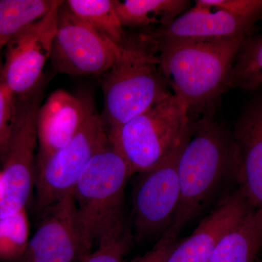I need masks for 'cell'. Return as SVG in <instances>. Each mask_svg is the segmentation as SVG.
<instances>
[{
    "label": "cell",
    "instance_id": "obj_1",
    "mask_svg": "<svg viewBox=\"0 0 262 262\" xmlns=\"http://www.w3.org/2000/svg\"><path fill=\"white\" fill-rule=\"evenodd\" d=\"M180 199L163 235L178 239L182 229L237 181V157L232 134L209 115L192 121L179 154Z\"/></svg>",
    "mask_w": 262,
    "mask_h": 262
},
{
    "label": "cell",
    "instance_id": "obj_2",
    "mask_svg": "<svg viewBox=\"0 0 262 262\" xmlns=\"http://www.w3.org/2000/svg\"><path fill=\"white\" fill-rule=\"evenodd\" d=\"M144 36L154 46L169 88L190 113L209 105L227 91L229 73L246 39L154 40Z\"/></svg>",
    "mask_w": 262,
    "mask_h": 262
},
{
    "label": "cell",
    "instance_id": "obj_3",
    "mask_svg": "<svg viewBox=\"0 0 262 262\" xmlns=\"http://www.w3.org/2000/svg\"><path fill=\"white\" fill-rule=\"evenodd\" d=\"M103 123L108 130L139 116L173 92L164 78L154 46L141 34L125 40L102 80Z\"/></svg>",
    "mask_w": 262,
    "mask_h": 262
},
{
    "label": "cell",
    "instance_id": "obj_4",
    "mask_svg": "<svg viewBox=\"0 0 262 262\" xmlns=\"http://www.w3.org/2000/svg\"><path fill=\"white\" fill-rule=\"evenodd\" d=\"M190 114L187 105L173 94L108 130V140L133 173H144L182 147L192 123Z\"/></svg>",
    "mask_w": 262,
    "mask_h": 262
},
{
    "label": "cell",
    "instance_id": "obj_5",
    "mask_svg": "<svg viewBox=\"0 0 262 262\" xmlns=\"http://www.w3.org/2000/svg\"><path fill=\"white\" fill-rule=\"evenodd\" d=\"M110 141L91 158L77 181L72 196L82 237L90 248L101 236L125 225V189L132 175Z\"/></svg>",
    "mask_w": 262,
    "mask_h": 262
},
{
    "label": "cell",
    "instance_id": "obj_6",
    "mask_svg": "<svg viewBox=\"0 0 262 262\" xmlns=\"http://www.w3.org/2000/svg\"><path fill=\"white\" fill-rule=\"evenodd\" d=\"M42 89L15 97L8 151L0 178V219L26 209L35 187L37 115Z\"/></svg>",
    "mask_w": 262,
    "mask_h": 262
},
{
    "label": "cell",
    "instance_id": "obj_7",
    "mask_svg": "<svg viewBox=\"0 0 262 262\" xmlns=\"http://www.w3.org/2000/svg\"><path fill=\"white\" fill-rule=\"evenodd\" d=\"M108 141L102 118L94 108L73 139L36 168L38 213L72 194L86 165Z\"/></svg>",
    "mask_w": 262,
    "mask_h": 262
},
{
    "label": "cell",
    "instance_id": "obj_8",
    "mask_svg": "<svg viewBox=\"0 0 262 262\" xmlns=\"http://www.w3.org/2000/svg\"><path fill=\"white\" fill-rule=\"evenodd\" d=\"M121 51L122 46L76 16L63 1L50 58L57 72L74 76L103 75Z\"/></svg>",
    "mask_w": 262,
    "mask_h": 262
},
{
    "label": "cell",
    "instance_id": "obj_9",
    "mask_svg": "<svg viewBox=\"0 0 262 262\" xmlns=\"http://www.w3.org/2000/svg\"><path fill=\"white\" fill-rule=\"evenodd\" d=\"M182 147L141 173L133 200L132 222L137 239L163 235L173 221L180 199L178 161Z\"/></svg>",
    "mask_w": 262,
    "mask_h": 262
},
{
    "label": "cell",
    "instance_id": "obj_10",
    "mask_svg": "<svg viewBox=\"0 0 262 262\" xmlns=\"http://www.w3.org/2000/svg\"><path fill=\"white\" fill-rule=\"evenodd\" d=\"M61 3L17 33L5 46L3 73L15 97L28 96L41 84L43 69L51 58Z\"/></svg>",
    "mask_w": 262,
    "mask_h": 262
},
{
    "label": "cell",
    "instance_id": "obj_11",
    "mask_svg": "<svg viewBox=\"0 0 262 262\" xmlns=\"http://www.w3.org/2000/svg\"><path fill=\"white\" fill-rule=\"evenodd\" d=\"M90 251L70 194L41 213L40 223L20 262H83Z\"/></svg>",
    "mask_w": 262,
    "mask_h": 262
},
{
    "label": "cell",
    "instance_id": "obj_12",
    "mask_svg": "<svg viewBox=\"0 0 262 262\" xmlns=\"http://www.w3.org/2000/svg\"><path fill=\"white\" fill-rule=\"evenodd\" d=\"M93 108L89 100L64 90L50 95L38 111L36 168L73 139Z\"/></svg>",
    "mask_w": 262,
    "mask_h": 262
},
{
    "label": "cell",
    "instance_id": "obj_13",
    "mask_svg": "<svg viewBox=\"0 0 262 262\" xmlns=\"http://www.w3.org/2000/svg\"><path fill=\"white\" fill-rule=\"evenodd\" d=\"M252 208L239 189L229 193L190 236L181 239L166 262H208L221 239Z\"/></svg>",
    "mask_w": 262,
    "mask_h": 262
},
{
    "label": "cell",
    "instance_id": "obj_14",
    "mask_svg": "<svg viewBox=\"0 0 262 262\" xmlns=\"http://www.w3.org/2000/svg\"><path fill=\"white\" fill-rule=\"evenodd\" d=\"M232 136L239 189L251 207L262 209V98L241 114Z\"/></svg>",
    "mask_w": 262,
    "mask_h": 262
},
{
    "label": "cell",
    "instance_id": "obj_15",
    "mask_svg": "<svg viewBox=\"0 0 262 262\" xmlns=\"http://www.w3.org/2000/svg\"><path fill=\"white\" fill-rule=\"evenodd\" d=\"M255 22L225 10L194 5L171 23L146 33L154 40H212L246 37Z\"/></svg>",
    "mask_w": 262,
    "mask_h": 262
},
{
    "label": "cell",
    "instance_id": "obj_16",
    "mask_svg": "<svg viewBox=\"0 0 262 262\" xmlns=\"http://www.w3.org/2000/svg\"><path fill=\"white\" fill-rule=\"evenodd\" d=\"M262 245V209L251 208L217 244L208 262H254Z\"/></svg>",
    "mask_w": 262,
    "mask_h": 262
},
{
    "label": "cell",
    "instance_id": "obj_17",
    "mask_svg": "<svg viewBox=\"0 0 262 262\" xmlns=\"http://www.w3.org/2000/svg\"><path fill=\"white\" fill-rule=\"evenodd\" d=\"M189 4L190 2L186 0H115L117 15L123 27L154 24L165 27L186 12Z\"/></svg>",
    "mask_w": 262,
    "mask_h": 262
},
{
    "label": "cell",
    "instance_id": "obj_18",
    "mask_svg": "<svg viewBox=\"0 0 262 262\" xmlns=\"http://www.w3.org/2000/svg\"><path fill=\"white\" fill-rule=\"evenodd\" d=\"M59 0H0V52L17 33L46 16Z\"/></svg>",
    "mask_w": 262,
    "mask_h": 262
},
{
    "label": "cell",
    "instance_id": "obj_19",
    "mask_svg": "<svg viewBox=\"0 0 262 262\" xmlns=\"http://www.w3.org/2000/svg\"><path fill=\"white\" fill-rule=\"evenodd\" d=\"M65 3L76 16L118 46H123L127 38L117 15L115 0H68Z\"/></svg>",
    "mask_w": 262,
    "mask_h": 262
},
{
    "label": "cell",
    "instance_id": "obj_20",
    "mask_svg": "<svg viewBox=\"0 0 262 262\" xmlns=\"http://www.w3.org/2000/svg\"><path fill=\"white\" fill-rule=\"evenodd\" d=\"M262 84V35L241 45L229 73L227 89H253Z\"/></svg>",
    "mask_w": 262,
    "mask_h": 262
},
{
    "label": "cell",
    "instance_id": "obj_21",
    "mask_svg": "<svg viewBox=\"0 0 262 262\" xmlns=\"http://www.w3.org/2000/svg\"><path fill=\"white\" fill-rule=\"evenodd\" d=\"M29 239V223L26 209L0 219V261H21Z\"/></svg>",
    "mask_w": 262,
    "mask_h": 262
},
{
    "label": "cell",
    "instance_id": "obj_22",
    "mask_svg": "<svg viewBox=\"0 0 262 262\" xmlns=\"http://www.w3.org/2000/svg\"><path fill=\"white\" fill-rule=\"evenodd\" d=\"M130 229L126 225L101 236L97 249L83 262H123L130 243Z\"/></svg>",
    "mask_w": 262,
    "mask_h": 262
},
{
    "label": "cell",
    "instance_id": "obj_23",
    "mask_svg": "<svg viewBox=\"0 0 262 262\" xmlns=\"http://www.w3.org/2000/svg\"><path fill=\"white\" fill-rule=\"evenodd\" d=\"M15 97L5 81L0 52V163L4 162L9 144Z\"/></svg>",
    "mask_w": 262,
    "mask_h": 262
},
{
    "label": "cell",
    "instance_id": "obj_24",
    "mask_svg": "<svg viewBox=\"0 0 262 262\" xmlns=\"http://www.w3.org/2000/svg\"><path fill=\"white\" fill-rule=\"evenodd\" d=\"M195 5L225 10L253 22L262 15V0H196Z\"/></svg>",
    "mask_w": 262,
    "mask_h": 262
},
{
    "label": "cell",
    "instance_id": "obj_25",
    "mask_svg": "<svg viewBox=\"0 0 262 262\" xmlns=\"http://www.w3.org/2000/svg\"><path fill=\"white\" fill-rule=\"evenodd\" d=\"M180 241L161 236L154 247L149 252L132 262H166L170 255Z\"/></svg>",
    "mask_w": 262,
    "mask_h": 262
},
{
    "label": "cell",
    "instance_id": "obj_26",
    "mask_svg": "<svg viewBox=\"0 0 262 262\" xmlns=\"http://www.w3.org/2000/svg\"><path fill=\"white\" fill-rule=\"evenodd\" d=\"M0 178H1V171H0Z\"/></svg>",
    "mask_w": 262,
    "mask_h": 262
}]
</instances>
